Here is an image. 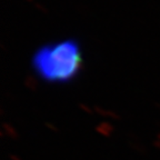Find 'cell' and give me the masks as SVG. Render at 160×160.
Here are the masks:
<instances>
[{"label": "cell", "mask_w": 160, "mask_h": 160, "mask_svg": "<svg viewBox=\"0 0 160 160\" xmlns=\"http://www.w3.org/2000/svg\"><path fill=\"white\" fill-rule=\"evenodd\" d=\"M31 67L46 82H70L79 75L82 67L79 44L73 39H65L44 45L35 51Z\"/></svg>", "instance_id": "cell-1"}]
</instances>
